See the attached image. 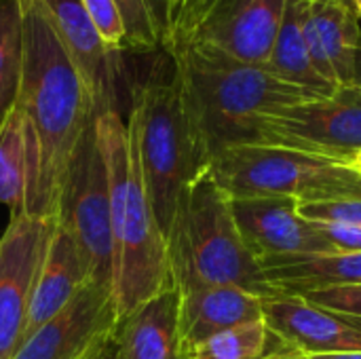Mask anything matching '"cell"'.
I'll list each match as a JSON object with an SVG mask.
<instances>
[{"mask_svg": "<svg viewBox=\"0 0 361 359\" xmlns=\"http://www.w3.org/2000/svg\"><path fill=\"white\" fill-rule=\"evenodd\" d=\"M15 106L38 150L30 216L57 218L74 148L93 123L89 91L59 42L42 2L21 8V80Z\"/></svg>", "mask_w": 361, "mask_h": 359, "instance_id": "cell-1", "label": "cell"}, {"mask_svg": "<svg viewBox=\"0 0 361 359\" xmlns=\"http://www.w3.org/2000/svg\"><path fill=\"white\" fill-rule=\"evenodd\" d=\"M165 53L180 78L207 165L233 146L260 144L262 116L319 97L281 80L267 66L239 61L205 44H184Z\"/></svg>", "mask_w": 361, "mask_h": 359, "instance_id": "cell-2", "label": "cell"}, {"mask_svg": "<svg viewBox=\"0 0 361 359\" xmlns=\"http://www.w3.org/2000/svg\"><path fill=\"white\" fill-rule=\"evenodd\" d=\"M95 133L108 171L114 245L112 296L118 317L173 288L167 241L135 161L127 121L116 110L95 114Z\"/></svg>", "mask_w": 361, "mask_h": 359, "instance_id": "cell-3", "label": "cell"}, {"mask_svg": "<svg viewBox=\"0 0 361 359\" xmlns=\"http://www.w3.org/2000/svg\"><path fill=\"white\" fill-rule=\"evenodd\" d=\"M165 241L178 292L231 286L262 298L277 294L264 279L260 262L245 248L231 199L209 169H203L184 188Z\"/></svg>", "mask_w": 361, "mask_h": 359, "instance_id": "cell-4", "label": "cell"}, {"mask_svg": "<svg viewBox=\"0 0 361 359\" xmlns=\"http://www.w3.org/2000/svg\"><path fill=\"white\" fill-rule=\"evenodd\" d=\"M127 131L157 222L167 237L184 188L207 169L173 63L131 87Z\"/></svg>", "mask_w": 361, "mask_h": 359, "instance_id": "cell-5", "label": "cell"}, {"mask_svg": "<svg viewBox=\"0 0 361 359\" xmlns=\"http://www.w3.org/2000/svg\"><path fill=\"white\" fill-rule=\"evenodd\" d=\"M228 199L290 197L296 203L361 199V171L322 154L271 144H241L207 165Z\"/></svg>", "mask_w": 361, "mask_h": 359, "instance_id": "cell-6", "label": "cell"}, {"mask_svg": "<svg viewBox=\"0 0 361 359\" xmlns=\"http://www.w3.org/2000/svg\"><path fill=\"white\" fill-rule=\"evenodd\" d=\"M286 0H169L163 51L205 44L239 61L267 66Z\"/></svg>", "mask_w": 361, "mask_h": 359, "instance_id": "cell-7", "label": "cell"}, {"mask_svg": "<svg viewBox=\"0 0 361 359\" xmlns=\"http://www.w3.org/2000/svg\"><path fill=\"white\" fill-rule=\"evenodd\" d=\"M57 220L74 235L76 243L80 245L91 267L93 281L112 288L114 245L110 218V186L95 133V116L78 140L72 161L68 165Z\"/></svg>", "mask_w": 361, "mask_h": 359, "instance_id": "cell-8", "label": "cell"}, {"mask_svg": "<svg viewBox=\"0 0 361 359\" xmlns=\"http://www.w3.org/2000/svg\"><path fill=\"white\" fill-rule=\"evenodd\" d=\"M260 144L283 146L351 163L361 152V89L279 108L260 121Z\"/></svg>", "mask_w": 361, "mask_h": 359, "instance_id": "cell-9", "label": "cell"}, {"mask_svg": "<svg viewBox=\"0 0 361 359\" xmlns=\"http://www.w3.org/2000/svg\"><path fill=\"white\" fill-rule=\"evenodd\" d=\"M57 218L13 216L0 237V359H11L23 341L34 288Z\"/></svg>", "mask_w": 361, "mask_h": 359, "instance_id": "cell-10", "label": "cell"}, {"mask_svg": "<svg viewBox=\"0 0 361 359\" xmlns=\"http://www.w3.org/2000/svg\"><path fill=\"white\" fill-rule=\"evenodd\" d=\"M118 324L112 288L91 281L68 307L32 330L11 359H87Z\"/></svg>", "mask_w": 361, "mask_h": 359, "instance_id": "cell-11", "label": "cell"}, {"mask_svg": "<svg viewBox=\"0 0 361 359\" xmlns=\"http://www.w3.org/2000/svg\"><path fill=\"white\" fill-rule=\"evenodd\" d=\"M290 197L231 199V212L239 235L252 256L262 264L294 256L336 254L305 220Z\"/></svg>", "mask_w": 361, "mask_h": 359, "instance_id": "cell-12", "label": "cell"}, {"mask_svg": "<svg viewBox=\"0 0 361 359\" xmlns=\"http://www.w3.org/2000/svg\"><path fill=\"white\" fill-rule=\"evenodd\" d=\"M42 4L89 91L93 114L104 110L121 112V53L106 47L82 0H42Z\"/></svg>", "mask_w": 361, "mask_h": 359, "instance_id": "cell-13", "label": "cell"}, {"mask_svg": "<svg viewBox=\"0 0 361 359\" xmlns=\"http://www.w3.org/2000/svg\"><path fill=\"white\" fill-rule=\"evenodd\" d=\"M262 320L292 349L305 355L361 351V324L311 305L302 296L262 298Z\"/></svg>", "mask_w": 361, "mask_h": 359, "instance_id": "cell-14", "label": "cell"}, {"mask_svg": "<svg viewBox=\"0 0 361 359\" xmlns=\"http://www.w3.org/2000/svg\"><path fill=\"white\" fill-rule=\"evenodd\" d=\"M302 34L317 72L336 89L351 87L355 49L361 38L355 6L351 2L305 0Z\"/></svg>", "mask_w": 361, "mask_h": 359, "instance_id": "cell-15", "label": "cell"}, {"mask_svg": "<svg viewBox=\"0 0 361 359\" xmlns=\"http://www.w3.org/2000/svg\"><path fill=\"white\" fill-rule=\"evenodd\" d=\"M112 359H184L180 292L176 288L118 317L112 334Z\"/></svg>", "mask_w": 361, "mask_h": 359, "instance_id": "cell-16", "label": "cell"}, {"mask_svg": "<svg viewBox=\"0 0 361 359\" xmlns=\"http://www.w3.org/2000/svg\"><path fill=\"white\" fill-rule=\"evenodd\" d=\"M93 281L91 267L74 235L57 220L40 267L23 339L68 307Z\"/></svg>", "mask_w": 361, "mask_h": 359, "instance_id": "cell-17", "label": "cell"}, {"mask_svg": "<svg viewBox=\"0 0 361 359\" xmlns=\"http://www.w3.org/2000/svg\"><path fill=\"white\" fill-rule=\"evenodd\" d=\"M262 296L231 286L180 292V332L184 353L224 330L260 322Z\"/></svg>", "mask_w": 361, "mask_h": 359, "instance_id": "cell-18", "label": "cell"}, {"mask_svg": "<svg viewBox=\"0 0 361 359\" xmlns=\"http://www.w3.org/2000/svg\"><path fill=\"white\" fill-rule=\"evenodd\" d=\"M38 150L34 133L17 106L0 125V205L13 216L30 212L36 188Z\"/></svg>", "mask_w": 361, "mask_h": 359, "instance_id": "cell-19", "label": "cell"}, {"mask_svg": "<svg viewBox=\"0 0 361 359\" xmlns=\"http://www.w3.org/2000/svg\"><path fill=\"white\" fill-rule=\"evenodd\" d=\"M262 273L277 294L305 296L319 290L360 286L361 254L294 256L262 262Z\"/></svg>", "mask_w": 361, "mask_h": 359, "instance_id": "cell-20", "label": "cell"}, {"mask_svg": "<svg viewBox=\"0 0 361 359\" xmlns=\"http://www.w3.org/2000/svg\"><path fill=\"white\" fill-rule=\"evenodd\" d=\"M302 11L305 0H286L283 19L273 42L267 68L281 80L307 89L319 97H328L336 91L313 66L305 34H302Z\"/></svg>", "mask_w": 361, "mask_h": 359, "instance_id": "cell-21", "label": "cell"}, {"mask_svg": "<svg viewBox=\"0 0 361 359\" xmlns=\"http://www.w3.org/2000/svg\"><path fill=\"white\" fill-rule=\"evenodd\" d=\"M286 351L292 347L260 320L209 336L190 347L184 359H269Z\"/></svg>", "mask_w": 361, "mask_h": 359, "instance_id": "cell-22", "label": "cell"}, {"mask_svg": "<svg viewBox=\"0 0 361 359\" xmlns=\"http://www.w3.org/2000/svg\"><path fill=\"white\" fill-rule=\"evenodd\" d=\"M21 80V8L0 0V125L17 102Z\"/></svg>", "mask_w": 361, "mask_h": 359, "instance_id": "cell-23", "label": "cell"}, {"mask_svg": "<svg viewBox=\"0 0 361 359\" xmlns=\"http://www.w3.org/2000/svg\"><path fill=\"white\" fill-rule=\"evenodd\" d=\"M125 28V49L152 53L163 49L165 0H114Z\"/></svg>", "mask_w": 361, "mask_h": 359, "instance_id": "cell-24", "label": "cell"}, {"mask_svg": "<svg viewBox=\"0 0 361 359\" xmlns=\"http://www.w3.org/2000/svg\"><path fill=\"white\" fill-rule=\"evenodd\" d=\"M95 30L108 49L121 53L125 49V28L114 0H82Z\"/></svg>", "mask_w": 361, "mask_h": 359, "instance_id": "cell-25", "label": "cell"}, {"mask_svg": "<svg viewBox=\"0 0 361 359\" xmlns=\"http://www.w3.org/2000/svg\"><path fill=\"white\" fill-rule=\"evenodd\" d=\"M298 214L309 222L349 224L361 229V199H341L322 203H298Z\"/></svg>", "mask_w": 361, "mask_h": 359, "instance_id": "cell-26", "label": "cell"}, {"mask_svg": "<svg viewBox=\"0 0 361 359\" xmlns=\"http://www.w3.org/2000/svg\"><path fill=\"white\" fill-rule=\"evenodd\" d=\"M302 298L315 307H322L326 311H332L336 315L355 320L361 324V284L311 292V294H305Z\"/></svg>", "mask_w": 361, "mask_h": 359, "instance_id": "cell-27", "label": "cell"}, {"mask_svg": "<svg viewBox=\"0 0 361 359\" xmlns=\"http://www.w3.org/2000/svg\"><path fill=\"white\" fill-rule=\"evenodd\" d=\"M324 243L336 254H361V229L349 224L311 222Z\"/></svg>", "mask_w": 361, "mask_h": 359, "instance_id": "cell-28", "label": "cell"}, {"mask_svg": "<svg viewBox=\"0 0 361 359\" xmlns=\"http://www.w3.org/2000/svg\"><path fill=\"white\" fill-rule=\"evenodd\" d=\"M353 87L361 89V38L357 42V49H355V61H353Z\"/></svg>", "mask_w": 361, "mask_h": 359, "instance_id": "cell-29", "label": "cell"}, {"mask_svg": "<svg viewBox=\"0 0 361 359\" xmlns=\"http://www.w3.org/2000/svg\"><path fill=\"white\" fill-rule=\"evenodd\" d=\"M309 359H361V351H345V353H324V355H309Z\"/></svg>", "mask_w": 361, "mask_h": 359, "instance_id": "cell-30", "label": "cell"}, {"mask_svg": "<svg viewBox=\"0 0 361 359\" xmlns=\"http://www.w3.org/2000/svg\"><path fill=\"white\" fill-rule=\"evenodd\" d=\"M269 359H309V355H305V353H300V351L292 349V351L277 353V355H273V358H269Z\"/></svg>", "mask_w": 361, "mask_h": 359, "instance_id": "cell-31", "label": "cell"}, {"mask_svg": "<svg viewBox=\"0 0 361 359\" xmlns=\"http://www.w3.org/2000/svg\"><path fill=\"white\" fill-rule=\"evenodd\" d=\"M108 345H110V341H108V343H106L104 347H99V349H97L95 353H91V355H89L87 359H106V353H108Z\"/></svg>", "mask_w": 361, "mask_h": 359, "instance_id": "cell-32", "label": "cell"}, {"mask_svg": "<svg viewBox=\"0 0 361 359\" xmlns=\"http://www.w3.org/2000/svg\"><path fill=\"white\" fill-rule=\"evenodd\" d=\"M19 2V8H25V6H32V4H38L42 0H17Z\"/></svg>", "mask_w": 361, "mask_h": 359, "instance_id": "cell-33", "label": "cell"}, {"mask_svg": "<svg viewBox=\"0 0 361 359\" xmlns=\"http://www.w3.org/2000/svg\"><path fill=\"white\" fill-rule=\"evenodd\" d=\"M349 165H353L355 169H360V171H361V152H357V154L353 157V161H351Z\"/></svg>", "mask_w": 361, "mask_h": 359, "instance_id": "cell-34", "label": "cell"}, {"mask_svg": "<svg viewBox=\"0 0 361 359\" xmlns=\"http://www.w3.org/2000/svg\"><path fill=\"white\" fill-rule=\"evenodd\" d=\"M351 4L355 6V11H357V15L361 17V0H351Z\"/></svg>", "mask_w": 361, "mask_h": 359, "instance_id": "cell-35", "label": "cell"}, {"mask_svg": "<svg viewBox=\"0 0 361 359\" xmlns=\"http://www.w3.org/2000/svg\"><path fill=\"white\" fill-rule=\"evenodd\" d=\"M106 359H112V339H110V345H108V353H106Z\"/></svg>", "mask_w": 361, "mask_h": 359, "instance_id": "cell-36", "label": "cell"}, {"mask_svg": "<svg viewBox=\"0 0 361 359\" xmlns=\"http://www.w3.org/2000/svg\"><path fill=\"white\" fill-rule=\"evenodd\" d=\"M319 2H351V0H319Z\"/></svg>", "mask_w": 361, "mask_h": 359, "instance_id": "cell-37", "label": "cell"}, {"mask_svg": "<svg viewBox=\"0 0 361 359\" xmlns=\"http://www.w3.org/2000/svg\"><path fill=\"white\" fill-rule=\"evenodd\" d=\"M167 2H169V0H165V6H167ZM165 11H167V8H165Z\"/></svg>", "mask_w": 361, "mask_h": 359, "instance_id": "cell-38", "label": "cell"}]
</instances>
